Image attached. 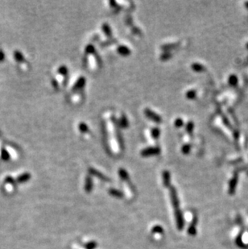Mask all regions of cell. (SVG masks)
Listing matches in <instances>:
<instances>
[{"label": "cell", "instance_id": "6", "mask_svg": "<svg viewBox=\"0 0 248 249\" xmlns=\"http://www.w3.org/2000/svg\"><path fill=\"white\" fill-rule=\"evenodd\" d=\"M80 129L82 132H86L88 131L87 126H86V124H84V123H82V124H80Z\"/></svg>", "mask_w": 248, "mask_h": 249}, {"label": "cell", "instance_id": "5", "mask_svg": "<svg viewBox=\"0 0 248 249\" xmlns=\"http://www.w3.org/2000/svg\"><path fill=\"white\" fill-rule=\"evenodd\" d=\"M152 133L155 138H158L159 135H160V131L158 128H154V130L152 131Z\"/></svg>", "mask_w": 248, "mask_h": 249}, {"label": "cell", "instance_id": "7", "mask_svg": "<svg viewBox=\"0 0 248 249\" xmlns=\"http://www.w3.org/2000/svg\"><path fill=\"white\" fill-rule=\"evenodd\" d=\"M175 124L176 125V126H181V124H183V121H182L181 119H178L177 120H176V122H175Z\"/></svg>", "mask_w": 248, "mask_h": 249}, {"label": "cell", "instance_id": "3", "mask_svg": "<svg viewBox=\"0 0 248 249\" xmlns=\"http://www.w3.org/2000/svg\"><path fill=\"white\" fill-rule=\"evenodd\" d=\"M118 52H119V53L122 54V55L126 56L130 53V50H129V48H128L127 47L122 46L118 48Z\"/></svg>", "mask_w": 248, "mask_h": 249}, {"label": "cell", "instance_id": "2", "mask_svg": "<svg viewBox=\"0 0 248 249\" xmlns=\"http://www.w3.org/2000/svg\"><path fill=\"white\" fill-rule=\"evenodd\" d=\"M160 152L159 148H147V149L143 150V151L142 152V155L149 156V155H151V154L157 153V152Z\"/></svg>", "mask_w": 248, "mask_h": 249}, {"label": "cell", "instance_id": "1", "mask_svg": "<svg viewBox=\"0 0 248 249\" xmlns=\"http://www.w3.org/2000/svg\"><path fill=\"white\" fill-rule=\"evenodd\" d=\"M145 114H146V115L148 117L149 119H152V120L156 121V122H159V121L161 120V117L159 116L157 114H156L155 112H153L152 111H151V110H148V109L146 110Z\"/></svg>", "mask_w": 248, "mask_h": 249}, {"label": "cell", "instance_id": "4", "mask_svg": "<svg viewBox=\"0 0 248 249\" xmlns=\"http://www.w3.org/2000/svg\"><path fill=\"white\" fill-rule=\"evenodd\" d=\"M84 84H85V79L84 78L79 79V80L77 82L74 88H81V87H82V86H84Z\"/></svg>", "mask_w": 248, "mask_h": 249}]
</instances>
